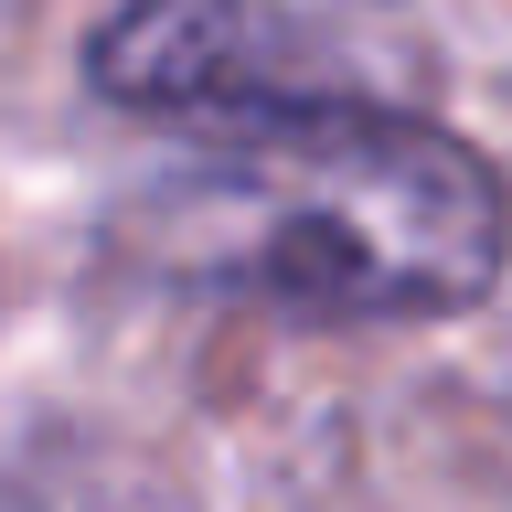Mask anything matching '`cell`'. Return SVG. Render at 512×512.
Instances as JSON below:
<instances>
[{
  "instance_id": "obj_1",
  "label": "cell",
  "mask_w": 512,
  "mask_h": 512,
  "mask_svg": "<svg viewBox=\"0 0 512 512\" xmlns=\"http://www.w3.org/2000/svg\"><path fill=\"white\" fill-rule=\"evenodd\" d=\"M128 235L160 278L299 320H448L502 288L512 192L438 118L310 86L203 128V160H182Z\"/></svg>"
},
{
  "instance_id": "obj_2",
  "label": "cell",
  "mask_w": 512,
  "mask_h": 512,
  "mask_svg": "<svg viewBox=\"0 0 512 512\" xmlns=\"http://www.w3.org/2000/svg\"><path fill=\"white\" fill-rule=\"evenodd\" d=\"M86 75L107 107L160 128H235L278 96L331 86V64L310 54V32L278 22L267 0H128L118 22H96Z\"/></svg>"
}]
</instances>
